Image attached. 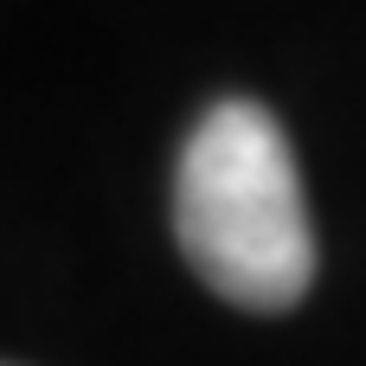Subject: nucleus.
<instances>
[{
	"mask_svg": "<svg viewBox=\"0 0 366 366\" xmlns=\"http://www.w3.org/2000/svg\"><path fill=\"white\" fill-rule=\"evenodd\" d=\"M174 232L199 283L238 309H296L315 283V225L283 122L251 103H212L174 174Z\"/></svg>",
	"mask_w": 366,
	"mask_h": 366,
	"instance_id": "f257e3e1",
	"label": "nucleus"
}]
</instances>
